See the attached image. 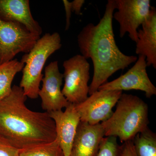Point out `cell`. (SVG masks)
<instances>
[{"label": "cell", "instance_id": "17", "mask_svg": "<svg viewBox=\"0 0 156 156\" xmlns=\"http://www.w3.org/2000/svg\"><path fill=\"white\" fill-rule=\"evenodd\" d=\"M20 156H64L57 140L20 150Z\"/></svg>", "mask_w": 156, "mask_h": 156}, {"label": "cell", "instance_id": "10", "mask_svg": "<svg viewBox=\"0 0 156 156\" xmlns=\"http://www.w3.org/2000/svg\"><path fill=\"white\" fill-rule=\"evenodd\" d=\"M63 74L59 70L58 62H51L45 68L42 86L38 92L42 108L46 112L62 110L69 104L62 92Z\"/></svg>", "mask_w": 156, "mask_h": 156}, {"label": "cell", "instance_id": "16", "mask_svg": "<svg viewBox=\"0 0 156 156\" xmlns=\"http://www.w3.org/2000/svg\"><path fill=\"white\" fill-rule=\"evenodd\" d=\"M136 156H156V134L149 128L132 140Z\"/></svg>", "mask_w": 156, "mask_h": 156}, {"label": "cell", "instance_id": "8", "mask_svg": "<svg viewBox=\"0 0 156 156\" xmlns=\"http://www.w3.org/2000/svg\"><path fill=\"white\" fill-rule=\"evenodd\" d=\"M116 9L113 18L120 25L119 36H128L136 43L137 30L148 17L151 8L150 0H115Z\"/></svg>", "mask_w": 156, "mask_h": 156}, {"label": "cell", "instance_id": "4", "mask_svg": "<svg viewBox=\"0 0 156 156\" xmlns=\"http://www.w3.org/2000/svg\"><path fill=\"white\" fill-rule=\"evenodd\" d=\"M61 47V37L58 33H47L39 38L28 53L23 56L20 61L24 66L19 87L27 97L32 99L38 97L45 63L48 58Z\"/></svg>", "mask_w": 156, "mask_h": 156}, {"label": "cell", "instance_id": "22", "mask_svg": "<svg viewBox=\"0 0 156 156\" xmlns=\"http://www.w3.org/2000/svg\"><path fill=\"white\" fill-rule=\"evenodd\" d=\"M85 2L84 0H74L71 2L72 12L77 15H80L81 9Z\"/></svg>", "mask_w": 156, "mask_h": 156}, {"label": "cell", "instance_id": "6", "mask_svg": "<svg viewBox=\"0 0 156 156\" xmlns=\"http://www.w3.org/2000/svg\"><path fill=\"white\" fill-rule=\"evenodd\" d=\"M40 37L21 23L0 19V65L13 60L18 53H28Z\"/></svg>", "mask_w": 156, "mask_h": 156}, {"label": "cell", "instance_id": "11", "mask_svg": "<svg viewBox=\"0 0 156 156\" xmlns=\"http://www.w3.org/2000/svg\"><path fill=\"white\" fill-rule=\"evenodd\" d=\"M56 127V138L64 156H70L78 126L80 115L74 104L70 103L64 112L62 110L49 113Z\"/></svg>", "mask_w": 156, "mask_h": 156}, {"label": "cell", "instance_id": "19", "mask_svg": "<svg viewBox=\"0 0 156 156\" xmlns=\"http://www.w3.org/2000/svg\"><path fill=\"white\" fill-rule=\"evenodd\" d=\"M20 150L0 136V156H20Z\"/></svg>", "mask_w": 156, "mask_h": 156}, {"label": "cell", "instance_id": "9", "mask_svg": "<svg viewBox=\"0 0 156 156\" xmlns=\"http://www.w3.org/2000/svg\"><path fill=\"white\" fill-rule=\"evenodd\" d=\"M147 66L145 56L140 55L135 64L127 72L115 80L101 85L98 90H140L145 92L147 98H150L156 95V88L148 76Z\"/></svg>", "mask_w": 156, "mask_h": 156}, {"label": "cell", "instance_id": "7", "mask_svg": "<svg viewBox=\"0 0 156 156\" xmlns=\"http://www.w3.org/2000/svg\"><path fill=\"white\" fill-rule=\"evenodd\" d=\"M121 91L98 90L83 102L75 105L80 122L95 126L108 119L122 94Z\"/></svg>", "mask_w": 156, "mask_h": 156}, {"label": "cell", "instance_id": "18", "mask_svg": "<svg viewBox=\"0 0 156 156\" xmlns=\"http://www.w3.org/2000/svg\"><path fill=\"white\" fill-rule=\"evenodd\" d=\"M96 156H123L122 145L115 136H104Z\"/></svg>", "mask_w": 156, "mask_h": 156}, {"label": "cell", "instance_id": "15", "mask_svg": "<svg viewBox=\"0 0 156 156\" xmlns=\"http://www.w3.org/2000/svg\"><path fill=\"white\" fill-rule=\"evenodd\" d=\"M24 66V63L17 58L0 65V101L11 93L14 77Z\"/></svg>", "mask_w": 156, "mask_h": 156}, {"label": "cell", "instance_id": "13", "mask_svg": "<svg viewBox=\"0 0 156 156\" xmlns=\"http://www.w3.org/2000/svg\"><path fill=\"white\" fill-rule=\"evenodd\" d=\"M105 136L101 124L91 126L80 122L70 156H96Z\"/></svg>", "mask_w": 156, "mask_h": 156}, {"label": "cell", "instance_id": "12", "mask_svg": "<svg viewBox=\"0 0 156 156\" xmlns=\"http://www.w3.org/2000/svg\"><path fill=\"white\" fill-rule=\"evenodd\" d=\"M0 19L21 23L39 36L43 32L39 23L32 15L29 0H0Z\"/></svg>", "mask_w": 156, "mask_h": 156}, {"label": "cell", "instance_id": "2", "mask_svg": "<svg viewBox=\"0 0 156 156\" xmlns=\"http://www.w3.org/2000/svg\"><path fill=\"white\" fill-rule=\"evenodd\" d=\"M27 98L22 88L14 85L11 93L0 101V136L19 150L56 138L55 123L49 113L29 109Z\"/></svg>", "mask_w": 156, "mask_h": 156}, {"label": "cell", "instance_id": "3", "mask_svg": "<svg viewBox=\"0 0 156 156\" xmlns=\"http://www.w3.org/2000/svg\"><path fill=\"white\" fill-rule=\"evenodd\" d=\"M116 105L111 116L101 123L105 136L119 137L123 143L148 128V106L141 98L122 93Z\"/></svg>", "mask_w": 156, "mask_h": 156}, {"label": "cell", "instance_id": "14", "mask_svg": "<svg viewBox=\"0 0 156 156\" xmlns=\"http://www.w3.org/2000/svg\"><path fill=\"white\" fill-rule=\"evenodd\" d=\"M137 30L135 52L145 56L147 66L156 69V9L151 6L149 15Z\"/></svg>", "mask_w": 156, "mask_h": 156}, {"label": "cell", "instance_id": "1", "mask_svg": "<svg viewBox=\"0 0 156 156\" xmlns=\"http://www.w3.org/2000/svg\"><path fill=\"white\" fill-rule=\"evenodd\" d=\"M115 0H108L103 17L96 25L89 23L78 34L77 42L81 55L92 59L94 73L89 86V95L98 91L111 76L125 69L137 60V56H128L117 46L113 28Z\"/></svg>", "mask_w": 156, "mask_h": 156}, {"label": "cell", "instance_id": "20", "mask_svg": "<svg viewBox=\"0 0 156 156\" xmlns=\"http://www.w3.org/2000/svg\"><path fill=\"white\" fill-rule=\"evenodd\" d=\"M122 147L123 156H136L132 140L123 143Z\"/></svg>", "mask_w": 156, "mask_h": 156}, {"label": "cell", "instance_id": "5", "mask_svg": "<svg viewBox=\"0 0 156 156\" xmlns=\"http://www.w3.org/2000/svg\"><path fill=\"white\" fill-rule=\"evenodd\" d=\"M65 83L62 94L70 103L77 105L88 97L90 64L84 56L77 54L63 63Z\"/></svg>", "mask_w": 156, "mask_h": 156}, {"label": "cell", "instance_id": "21", "mask_svg": "<svg viewBox=\"0 0 156 156\" xmlns=\"http://www.w3.org/2000/svg\"><path fill=\"white\" fill-rule=\"evenodd\" d=\"M63 5L66 12V25L65 30H68L70 24V19L71 17L72 4L71 2H69L67 0H63Z\"/></svg>", "mask_w": 156, "mask_h": 156}]
</instances>
